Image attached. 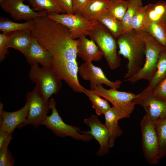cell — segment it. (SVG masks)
Masks as SVG:
<instances>
[{"instance_id":"obj_22","label":"cell","mask_w":166,"mask_h":166,"mask_svg":"<svg viewBox=\"0 0 166 166\" xmlns=\"http://www.w3.org/2000/svg\"><path fill=\"white\" fill-rule=\"evenodd\" d=\"M34 25V20L24 23H17L4 17H1L0 18V30L5 34H9L15 31L22 30H31Z\"/></svg>"},{"instance_id":"obj_16","label":"cell","mask_w":166,"mask_h":166,"mask_svg":"<svg viewBox=\"0 0 166 166\" xmlns=\"http://www.w3.org/2000/svg\"><path fill=\"white\" fill-rule=\"evenodd\" d=\"M33 37L30 45L23 54L27 61L31 65L40 64L44 66H52L51 53L39 43L36 38Z\"/></svg>"},{"instance_id":"obj_10","label":"cell","mask_w":166,"mask_h":166,"mask_svg":"<svg viewBox=\"0 0 166 166\" xmlns=\"http://www.w3.org/2000/svg\"><path fill=\"white\" fill-rule=\"evenodd\" d=\"M140 128L144 156L149 164H156L159 161V141L156 124L145 115L141 121Z\"/></svg>"},{"instance_id":"obj_23","label":"cell","mask_w":166,"mask_h":166,"mask_svg":"<svg viewBox=\"0 0 166 166\" xmlns=\"http://www.w3.org/2000/svg\"><path fill=\"white\" fill-rule=\"evenodd\" d=\"M144 30L166 48V27L163 21L147 23Z\"/></svg>"},{"instance_id":"obj_19","label":"cell","mask_w":166,"mask_h":166,"mask_svg":"<svg viewBox=\"0 0 166 166\" xmlns=\"http://www.w3.org/2000/svg\"><path fill=\"white\" fill-rule=\"evenodd\" d=\"M33 36L31 30L18 31L9 34L6 43V47L13 48L24 54L30 45Z\"/></svg>"},{"instance_id":"obj_39","label":"cell","mask_w":166,"mask_h":166,"mask_svg":"<svg viewBox=\"0 0 166 166\" xmlns=\"http://www.w3.org/2000/svg\"><path fill=\"white\" fill-rule=\"evenodd\" d=\"M165 23L166 27V23Z\"/></svg>"},{"instance_id":"obj_9","label":"cell","mask_w":166,"mask_h":166,"mask_svg":"<svg viewBox=\"0 0 166 166\" xmlns=\"http://www.w3.org/2000/svg\"><path fill=\"white\" fill-rule=\"evenodd\" d=\"M90 90L110 102L113 106L125 116V118H129L134 109L136 105L132 101L136 94L133 93L119 91L112 88L107 89L102 85H98L94 89Z\"/></svg>"},{"instance_id":"obj_37","label":"cell","mask_w":166,"mask_h":166,"mask_svg":"<svg viewBox=\"0 0 166 166\" xmlns=\"http://www.w3.org/2000/svg\"><path fill=\"white\" fill-rule=\"evenodd\" d=\"M9 134L5 131L0 130V150L2 148Z\"/></svg>"},{"instance_id":"obj_18","label":"cell","mask_w":166,"mask_h":166,"mask_svg":"<svg viewBox=\"0 0 166 166\" xmlns=\"http://www.w3.org/2000/svg\"><path fill=\"white\" fill-rule=\"evenodd\" d=\"M105 123L109 135V145L110 148L114 145L116 139L123 133L118 121L120 119L125 118V116L113 106L110 107L104 113Z\"/></svg>"},{"instance_id":"obj_11","label":"cell","mask_w":166,"mask_h":166,"mask_svg":"<svg viewBox=\"0 0 166 166\" xmlns=\"http://www.w3.org/2000/svg\"><path fill=\"white\" fill-rule=\"evenodd\" d=\"M132 102L142 107L145 115L156 124L166 118V100L154 96L151 91L145 89Z\"/></svg>"},{"instance_id":"obj_1","label":"cell","mask_w":166,"mask_h":166,"mask_svg":"<svg viewBox=\"0 0 166 166\" xmlns=\"http://www.w3.org/2000/svg\"><path fill=\"white\" fill-rule=\"evenodd\" d=\"M31 33L51 53L52 67L60 79L73 91L83 93L84 87L78 77L77 40L73 38L68 29L47 18L36 24Z\"/></svg>"},{"instance_id":"obj_28","label":"cell","mask_w":166,"mask_h":166,"mask_svg":"<svg viewBox=\"0 0 166 166\" xmlns=\"http://www.w3.org/2000/svg\"><path fill=\"white\" fill-rule=\"evenodd\" d=\"M148 6L147 23L163 21L166 12V2L149 3Z\"/></svg>"},{"instance_id":"obj_26","label":"cell","mask_w":166,"mask_h":166,"mask_svg":"<svg viewBox=\"0 0 166 166\" xmlns=\"http://www.w3.org/2000/svg\"><path fill=\"white\" fill-rule=\"evenodd\" d=\"M36 12L43 10L51 13H65L58 5L55 0H26Z\"/></svg>"},{"instance_id":"obj_17","label":"cell","mask_w":166,"mask_h":166,"mask_svg":"<svg viewBox=\"0 0 166 166\" xmlns=\"http://www.w3.org/2000/svg\"><path fill=\"white\" fill-rule=\"evenodd\" d=\"M77 40V56L85 62L98 61L102 59L103 53L93 40L86 36H82Z\"/></svg>"},{"instance_id":"obj_32","label":"cell","mask_w":166,"mask_h":166,"mask_svg":"<svg viewBox=\"0 0 166 166\" xmlns=\"http://www.w3.org/2000/svg\"><path fill=\"white\" fill-rule=\"evenodd\" d=\"M12 134H9L2 148L0 150V166H12L14 164V159L8 148L9 144L13 138Z\"/></svg>"},{"instance_id":"obj_21","label":"cell","mask_w":166,"mask_h":166,"mask_svg":"<svg viewBox=\"0 0 166 166\" xmlns=\"http://www.w3.org/2000/svg\"><path fill=\"white\" fill-rule=\"evenodd\" d=\"M97 21L104 26L115 38H117L123 34L122 22L108 11L100 16Z\"/></svg>"},{"instance_id":"obj_20","label":"cell","mask_w":166,"mask_h":166,"mask_svg":"<svg viewBox=\"0 0 166 166\" xmlns=\"http://www.w3.org/2000/svg\"><path fill=\"white\" fill-rule=\"evenodd\" d=\"M111 0H89L81 15L90 21H96L103 14L108 11Z\"/></svg>"},{"instance_id":"obj_13","label":"cell","mask_w":166,"mask_h":166,"mask_svg":"<svg viewBox=\"0 0 166 166\" xmlns=\"http://www.w3.org/2000/svg\"><path fill=\"white\" fill-rule=\"evenodd\" d=\"M26 0H0V6L3 11L8 13L14 19L28 21L36 18L47 15L45 10L36 12L25 4Z\"/></svg>"},{"instance_id":"obj_34","label":"cell","mask_w":166,"mask_h":166,"mask_svg":"<svg viewBox=\"0 0 166 166\" xmlns=\"http://www.w3.org/2000/svg\"><path fill=\"white\" fill-rule=\"evenodd\" d=\"M9 34H0V61L2 62L6 57V55L9 53L8 49L6 47V43Z\"/></svg>"},{"instance_id":"obj_31","label":"cell","mask_w":166,"mask_h":166,"mask_svg":"<svg viewBox=\"0 0 166 166\" xmlns=\"http://www.w3.org/2000/svg\"><path fill=\"white\" fill-rule=\"evenodd\" d=\"M108 11L119 21L122 22L127 10L128 0H111Z\"/></svg>"},{"instance_id":"obj_5","label":"cell","mask_w":166,"mask_h":166,"mask_svg":"<svg viewBox=\"0 0 166 166\" xmlns=\"http://www.w3.org/2000/svg\"><path fill=\"white\" fill-rule=\"evenodd\" d=\"M51 114L47 116L42 124L56 136L62 138L69 136L77 140L88 142L93 139L90 134L84 133L80 128L66 124L60 116L53 98L49 100Z\"/></svg>"},{"instance_id":"obj_7","label":"cell","mask_w":166,"mask_h":166,"mask_svg":"<svg viewBox=\"0 0 166 166\" xmlns=\"http://www.w3.org/2000/svg\"><path fill=\"white\" fill-rule=\"evenodd\" d=\"M26 98L29 105L28 117L25 121L17 128H21L31 125L37 128L42 124L51 109L49 100L44 98L36 86L32 91L27 93Z\"/></svg>"},{"instance_id":"obj_29","label":"cell","mask_w":166,"mask_h":166,"mask_svg":"<svg viewBox=\"0 0 166 166\" xmlns=\"http://www.w3.org/2000/svg\"><path fill=\"white\" fill-rule=\"evenodd\" d=\"M148 4L143 6L137 11L132 22V30L137 31L144 30L148 22Z\"/></svg>"},{"instance_id":"obj_30","label":"cell","mask_w":166,"mask_h":166,"mask_svg":"<svg viewBox=\"0 0 166 166\" xmlns=\"http://www.w3.org/2000/svg\"><path fill=\"white\" fill-rule=\"evenodd\" d=\"M159 141V160L166 155V118L156 124Z\"/></svg>"},{"instance_id":"obj_12","label":"cell","mask_w":166,"mask_h":166,"mask_svg":"<svg viewBox=\"0 0 166 166\" xmlns=\"http://www.w3.org/2000/svg\"><path fill=\"white\" fill-rule=\"evenodd\" d=\"M78 73L82 78L90 82L91 90H93L99 85L104 84L110 88L117 89L121 86L122 81H115L109 80L102 69L93 65L92 62H84L79 66Z\"/></svg>"},{"instance_id":"obj_33","label":"cell","mask_w":166,"mask_h":166,"mask_svg":"<svg viewBox=\"0 0 166 166\" xmlns=\"http://www.w3.org/2000/svg\"><path fill=\"white\" fill-rule=\"evenodd\" d=\"M151 91L154 96L166 100V77Z\"/></svg>"},{"instance_id":"obj_2","label":"cell","mask_w":166,"mask_h":166,"mask_svg":"<svg viewBox=\"0 0 166 166\" xmlns=\"http://www.w3.org/2000/svg\"><path fill=\"white\" fill-rule=\"evenodd\" d=\"M147 32L144 30H134L123 34L117 41L119 48L118 53L128 60L125 79L135 75L142 68L144 62L145 39Z\"/></svg>"},{"instance_id":"obj_27","label":"cell","mask_w":166,"mask_h":166,"mask_svg":"<svg viewBox=\"0 0 166 166\" xmlns=\"http://www.w3.org/2000/svg\"><path fill=\"white\" fill-rule=\"evenodd\" d=\"M83 93L89 98L91 101L93 108L95 110L97 114L100 116L104 113L111 107L106 99H104L99 95L84 87Z\"/></svg>"},{"instance_id":"obj_38","label":"cell","mask_w":166,"mask_h":166,"mask_svg":"<svg viewBox=\"0 0 166 166\" xmlns=\"http://www.w3.org/2000/svg\"><path fill=\"white\" fill-rule=\"evenodd\" d=\"M163 21L165 23H166V12L164 17Z\"/></svg>"},{"instance_id":"obj_24","label":"cell","mask_w":166,"mask_h":166,"mask_svg":"<svg viewBox=\"0 0 166 166\" xmlns=\"http://www.w3.org/2000/svg\"><path fill=\"white\" fill-rule=\"evenodd\" d=\"M166 77V50L161 53L157 62L156 69L151 80L149 82L147 90L152 91Z\"/></svg>"},{"instance_id":"obj_35","label":"cell","mask_w":166,"mask_h":166,"mask_svg":"<svg viewBox=\"0 0 166 166\" xmlns=\"http://www.w3.org/2000/svg\"><path fill=\"white\" fill-rule=\"evenodd\" d=\"M65 13L74 14L72 0H55Z\"/></svg>"},{"instance_id":"obj_36","label":"cell","mask_w":166,"mask_h":166,"mask_svg":"<svg viewBox=\"0 0 166 166\" xmlns=\"http://www.w3.org/2000/svg\"><path fill=\"white\" fill-rule=\"evenodd\" d=\"M89 0H72L74 14H81Z\"/></svg>"},{"instance_id":"obj_25","label":"cell","mask_w":166,"mask_h":166,"mask_svg":"<svg viewBox=\"0 0 166 166\" xmlns=\"http://www.w3.org/2000/svg\"><path fill=\"white\" fill-rule=\"evenodd\" d=\"M127 10L122 21L123 33L132 30L133 18L138 10L143 6L142 0H128Z\"/></svg>"},{"instance_id":"obj_14","label":"cell","mask_w":166,"mask_h":166,"mask_svg":"<svg viewBox=\"0 0 166 166\" xmlns=\"http://www.w3.org/2000/svg\"><path fill=\"white\" fill-rule=\"evenodd\" d=\"M84 122L90 130L82 131V132L91 135L99 144L100 148L96 153L97 155L102 156L107 154L110 148L109 143V135L105 125L101 123L97 115L94 114L85 119Z\"/></svg>"},{"instance_id":"obj_15","label":"cell","mask_w":166,"mask_h":166,"mask_svg":"<svg viewBox=\"0 0 166 166\" xmlns=\"http://www.w3.org/2000/svg\"><path fill=\"white\" fill-rule=\"evenodd\" d=\"M29 105L26 101L24 106L13 112L3 110V104L0 103V130L12 133L15 129L24 122L28 115Z\"/></svg>"},{"instance_id":"obj_6","label":"cell","mask_w":166,"mask_h":166,"mask_svg":"<svg viewBox=\"0 0 166 166\" xmlns=\"http://www.w3.org/2000/svg\"><path fill=\"white\" fill-rule=\"evenodd\" d=\"M145 61L141 69L134 76L124 81L134 84L141 80L150 81L156 69L157 65L161 52L165 47L159 43L147 33L145 39Z\"/></svg>"},{"instance_id":"obj_8","label":"cell","mask_w":166,"mask_h":166,"mask_svg":"<svg viewBox=\"0 0 166 166\" xmlns=\"http://www.w3.org/2000/svg\"><path fill=\"white\" fill-rule=\"evenodd\" d=\"M47 16L68 28L74 39L89 36L99 23L97 21H90L81 14H74L51 13Z\"/></svg>"},{"instance_id":"obj_3","label":"cell","mask_w":166,"mask_h":166,"mask_svg":"<svg viewBox=\"0 0 166 166\" xmlns=\"http://www.w3.org/2000/svg\"><path fill=\"white\" fill-rule=\"evenodd\" d=\"M30 80L36 83V87L46 100L60 90L62 80L53 69L52 66L40 67L38 64L31 65L29 73Z\"/></svg>"},{"instance_id":"obj_4","label":"cell","mask_w":166,"mask_h":166,"mask_svg":"<svg viewBox=\"0 0 166 166\" xmlns=\"http://www.w3.org/2000/svg\"><path fill=\"white\" fill-rule=\"evenodd\" d=\"M89 36L103 53L109 68L115 70L119 68L121 60L117 52V42L110 32L99 22Z\"/></svg>"}]
</instances>
